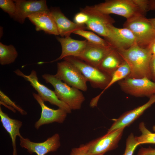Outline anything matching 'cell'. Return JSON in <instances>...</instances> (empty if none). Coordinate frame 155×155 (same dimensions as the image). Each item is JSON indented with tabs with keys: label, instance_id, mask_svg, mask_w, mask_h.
<instances>
[{
	"label": "cell",
	"instance_id": "d4e9b609",
	"mask_svg": "<svg viewBox=\"0 0 155 155\" xmlns=\"http://www.w3.org/2000/svg\"><path fill=\"white\" fill-rule=\"evenodd\" d=\"M139 129L142 134L135 137L139 145L144 144H155V133H152L149 131L143 122L140 124Z\"/></svg>",
	"mask_w": 155,
	"mask_h": 155
},
{
	"label": "cell",
	"instance_id": "484cf974",
	"mask_svg": "<svg viewBox=\"0 0 155 155\" xmlns=\"http://www.w3.org/2000/svg\"><path fill=\"white\" fill-rule=\"evenodd\" d=\"M0 104L4 105L13 113H15L16 110H17L22 115H27L26 111L17 105L1 90L0 91Z\"/></svg>",
	"mask_w": 155,
	"mask_h": 155
},
{
	"label": "cell",
	"instance_id": "44dd1931",
	"mask_svg": "<svg viewBox=\"0 0 155 155\" xmlns=\"http://www.w3.org/2000/svg\"><path fill=\"white\" fill-rule=\"evenodd\" d=\"M109 28L116 35L120 43L121 49H127L137 44L136 38L133 32L129 29L119 28L113 24L108 26Z\"/></svg>",
	"mask_w": 155,
	"mask_h": 155
},
{
	"label": "cell",
	"instance_id": "836d02e7",
	"mask_svg": "<svg viewBox=\"0 0 155 155\" xmlns=\"http://www.w3.org/2000/svg\"><path fill=\"white\" fill-rule=\"evenodd\" d=\"M150 46L155 52V39L150 44Z\"/></svg>",
	"mask_w": 155,
	"mask_h": 155
},
{
	"label": "cell",
	"instance_id": "3957f363",
	"mask_svg": "<svg viewBox=\"0 0 155 155\" xmlns=\"http://www.w3.org/2000/svg\"><path fill=\"white\" fill-rule=\"evenodd\" d=\"M42 77L46 83H49L53 86L58 98L68 105L71 110L81 108L85 98L79 90L70 87L57 79L54 75L44 74L42 75Z\"/></svg>",
	"mask_w": 155,
	"mask_h": 155
},
{
	"label": "cell",
	"instance_id": "5bb4252c",
	"mask_svg": "<svg viewBox=\"0 0 155 155\" xmlns=\"http://www.w3.org/2000/svg\"><path fill=\"white\" fill-rule=\"evenodd\" d=\"M113 48L112 46L106 47L99 45L87 41L86 47L77 58L98 67L104 57Z\"/></svg>",
	"mask_w": 155,
	"mask_h": 155
},
{
	"label": "cell",
	"instance_id": "d6986e66",
	"mask_svg": "<svg viewBox=\"0 0 155 155\" xmlns=\"http://www.w3.org/2000/svg\"><path fill=\"white\" fill-rule=\"evenodd\" d=\"M1 121L3 127L9 133L11 140L13 148V155H17L16 139L17 136L20 138L22 136L20 130L22 125V122L19 120L12 119L3 112L0 107Z\"/></svg>",
	"mask_w": 155,
	"mask_h": 155
},
{
	"label": "cell",
	"instance_id": "cb8c5ba5",
	"mask_svg": "<svg viewBox=\"0 0 155 155\" xmlns=\"http://www.w3.org/2000/svg\"><path fill=\"white\" fill-rule=\"evenodd\" d=\"M73 33L85 38L88 41L92 43L106 47H113L105 40L91 32L79 29L75 31Z\"/></svg>",
	"mask_w": 155,
	"mask_h": 155
},
{
	"label": "cell",
	"instance_id": "52a82bcc",
	"mask_svg": "<svg viewBox=\"0 0 155 155\" xmlns=\"http://www.w3.org/2000/svg\"><path fill=\"white\" fill-rule=\"evenodd\" d=\"M69 86L83 91L87 90L86 79L74 65L64 60L57 64V71L54 75Z\"/></svg>",
	"mask_w": 155,
	"mask_h": 155
},
{
	"label": "cell",
	"instance_id": "2e32d148",
	"mask_svg": "<svg viewBox=\"0 0 155 155\" xmlns=\"http://www.w3.org/2000/svg\"><path fill=\"white\" fill-rule=\"evenodd\" d=\"M49 10L56 23L59 34L62 37L70 36L72 33L77 30L86 29L85 25H78L69 20L59 8L52 7Z\"/></svg>",
	"mask_w": 155,
	"mask_h": 155
},
{
	"label": "cell",
	"instance_id": "f546056e",
	"mask_svg": "<svg viewBox=\"0 0 155 155\" xmlns=\"http://www.w3.org/2000/svg\"><path fill=\"white\" fill-rule=\"evenodd\" d=\"M88 149L87 144H81L78 147L72 148L69 155H86Z\"/></svg>",
	"mask_w": 155,
	"mask_h": 155
},
{
	"label": "cell",
	"instance_id": "30bf717a",
	"mask_svg": "<svg viewBox=\"0 0 155 155\" xmlns=\"http://www.w3.org/2000/svg\"><path fill=\"white\" fill-rule=\"evenodd\" d=\"M124 129H117L87 143L86 155H104L115 149L122 135Z\"/></svg>",
	"mask_w": 155,
	"mask_h": 155
},
{
	"label": "cell",
	"instance_id": "d6a6232c",
	"mask_svg": "<svg viewBox=\"0 0 155 155\" xmlns=\"http://www.w3.org/2000/svg\"><path fill=\"white\" fill-rule=\"evenodd\" d=\"M148 10H155V0H148Z\"/></svg>",
	"mask_w": 155,
	"mask_h": 155
},
{
	"label": "cell",
	"instance_id": "5b68a950",
	"mask_svg": "<svg viewBox=\"0 0 155 155\" xmlns=\"http://www.w3.org/2000/svg\"><path fill=\"white\" fill-rule=\"evenodd\" d=\"M123 28L131 30L135 36L137 44L148 47L155 39V29L149 19L144 16H139L127 20Z\"/></svg>",
	"mask_w": 155,
	"mask_h": 155
},
{
	"label": "cell",
	"instance_id": "e575fe53",
	"mask_svg": "<svg viewBox=\"0 0 155 155\" xmlns=\"http://www.w3.org/2000/svg\"><path fill=\"white\" fill-rule=\"evenodd\" d=\"M149 20L155 29V18L149 19Z\"/></svg>",
	"mask_w": 155,
	"mask_h": 155
},
{
	"label": "cell",
	"instance_id": "4fadbf2b",
	"mask_svg": "<svg viewBox=\"0 0 155 155\" xmlns=\"http://www.w3.org/2000/svg\"><path fill=\"white\" fill-rule=\"evenodd\" d=\"M33 95L41 108L40 117L34 124L36 129H38L44 125L53 122L62 123L64 122L67 113L65 111L59 108L56 110L51 108L45 104L44 102L38 94L34 93Z\"/></svg>",
	"mask_w": 155,
	"mask_h": 155
},
{
	"label": "cell",
	"instance_id": "4316f807",
	"mask_svg": "<svg viewBox=\"0 0 155 155\" xmlns=\"http://www.w3.org/2000/svg\"><path fill=\"white\" fill-rule=\"evenodd\" d=\"M139 145L135 137L131 133L127 139L125 150L123 155H133L136 148Z\"/></svg>",
	"mask_w": 155,
	"mask_h": 155
},
{
	"label": "cell",
	"instance_id": "8992f818",
	"mask_svg": "<svg viewBox=\"0 0 155 155\" xmlns=\"http://www.w3.org/2000/svg\"><path fill=\"white\" fill-rule=\"evenodd\" d=\"M76 67L94 88L103 90L109 83L111 77L98 67L91 65L73 56L63 59Z\"/></svg>",
	"mask_w": 155,
	"mask_h": 155
},
{
	"label": "cell",
	"instance_id": "603a6c76",
	"mask_svg": "<svg viewBox=\"0 0 155 155\" xmlns=\"http://www.w3.org/2000/svg\"><path fill=\"white\" fill-rule=\"evenodd\" d=\"M130 73L129 67L127 63L124 61L113 73L109 83L104 89L98 95V96L100 97L106 90L116 82H119L127 77Z\"/></svg>",
	"mask_w": 155,
	"mask_h": 155
},
{
	"label": "cell",
	"instance_id": "ffe728a7",
	"mask_svg": "<svg viewBox=\"0 0 155 155\" xmlns=\"http://www.w3.org/2000/svg\"><path fill=\"white\" fill-rule=\"evenodd\" d=\"M124 61L117 50L113 48L104 57L98 68L111 77Z\"/></svg>",
	"mask_w": 155,
	"mask_h": 155
},
{
	"label": "cell",
	"instance_id": "ba28073f",
	"mask_svg": "<svg viewBox=\"0 0 155 155\" xmlns=\"http://www.w3.org/2000/svg\"><path fill=\"white\" fill-rule=\"evenodd\" d=\"M14 72L17 75L23 77L29 82L30 85L36 91L38 94L44 102L48 101L51 104L56 105L65 111L67 113H71V110L69 106L58 98L54 91L40 82L35 70H32L28 75L24 74L19 69L15 70Z\"/></svg>",
	"mask_w": 155,
	"mask_h": 155
},
{
	"label": "cell",
	"instance_id": "4dcf8cb0",
	"mask_svg": "<svg viewBox=\"0 0 155 155\" xmlns=\"http://www.w3.org/2000/svg\"><path fill=\"white\" fill-rule=\"evenodd\" d=\"M136 155H155V148L150 147L147 148L142 147Z\"/></svg>",
	"mask_w": 155,
	"mask_h": 155
},
{
	"label": "cell",
	"instance_id": "8d00e7d4",
	"mask_svg": "<svg viewBox=\"0 0 155 155\" xmlns=\"http://www.w3.org/2000/svg\"><path fill=\"white\" fill-rule=\"evenodd\" d=\"M122 155H123V154Z\"/></svg>",
	"mask_w": 155,
	"mask_h": 155
},
{
	"label": "cell",
	"instance_id": "9c48e42d",
	"mask_svg": "<svg viewBox=\"0 0 155 155\" xmlns=\"http://www.w3.org/2000/svg\"><path fill=\"white\" fill-rule=\"evenodd\" d=\"M118 84L123 91L135 97L150 98L155 94V82L147 78L127 77Z\"/></svg>",
	"mask_w": 155,
	"mask_h": 155
},
{
	"label": "cell",
	"instance_id": "83f0119b",
	"mask_svg": "<svg viewBox=\"0 0 155 155\" xmlns=\"http://www.w3.org/2000/svg\"><path fill=\"white\" fill-rule=\"evenodd\" d=\"M0 7L13 18L16 11V5L14 0H0Z\"/></svg>",
	"mask_w": 155,
	"mask_h": 155
},
{
	"label": "cell",
	"instance_id": "7c38bea8",
	"mask_svg": "<svg viewBox=\"0 0 155 155\" xmlns=\"http://www.w3.org/2000/svg\"><path fill=\"white\" fill-rule=\"evenodd\" d=\"M16 5V11L12 18L21 24L26 18L34 13L49 10L45 0H14Z\"/></svg>",
	"mask_w": 155,
	"mask_h": 155
},
{
	"label": "cell",
	"instance_id": "e0dca14e",
	"mask_svg": "<svg viewBox=\"0 0 155 155\" xmlns=\"http://www.w3.org/2000/svg\"><path fill=\"white\" fill-rule=\"evenodd\" d=\"M28 18L35 26L36 31L42 30L49 34L59 35L56 23L49 9L34 13Z\"/></svg>",
	"mask_w": 155,
	"mask_h": 155
},
{
	"label": "cell",
	"instance_id": "d590c367",
	"mask_svg": "<svg viewBox=\"0 0 155 155\" xmlns=\"http://www.w3.org/2000/svg\"><path fill=\"white\" fill-rule=\"evenodd\" d=\"M153 129L155 132V125L153 126Z\"/></svg>",
	"mask_w": 155,
	"mask_h": 155
},
{
	"label": "cell",
	"instance_id": "1f68e13d",
	"mask_svg": "<svg viewBox=\"0 0 155 155\" xmlns=\"http://www.w3.org/2000/svg\"><path fill=\"white\" fill-rule=\"evenodd\" d=\"M150 70L151 80L155 82V55L152 56L150 63Z\"/></svg>",
	"mask_w": 155,
	"mask_h": 155
},
{
	"label": "cell",
	"instance_id": "6da1fadb",
	"mask_svg": "<svg viewBox=\"0 0 155 155\" xmlns=\"http://www.w3.org/2000/svg\"><path fill=\"white\" fill-rule=\"evenodd\" d=\"M117 49L129 67L130 73L128 78H146L151 80L150 63L152 55L148 47L136 44L128 49Z\"/></svg>",
	"mask_w": 155,
	"mask_h": 155
},
{
	"label": "cell",
	"instance_id": "ac0fdd59",
	"mask_svg": "<svg viewBox=\"0 0 155 155\" xmlns=\"http://www.w3.org/2000/svg\"><path fill=\"white\" fill-rule=\"evenodd\" d=\"M57 38L61 44V53L59 57L50 63L56 61L69 56L77 57L86 47L87 42L86 40H76L72 38L70 36L57 37Z\"/></svg>",
	"mask_w": 155,
	"mask_h": 155
},
{
	"label": "cell",
	"instance_id": "277c9868",
	"mask_svg": "<svg viewBox=\"0 0 155 155\" xmlns=\"http://www.w3.org/2000/svg\"><path fill=\"white\" fill-rule=\"evenodd\" d=\"M94 6L102 13L116 14L127 20L137 16H145L146 13L140 5L138 0H108Z\"/></svg>",
	"mask_w": 155,
	"mask_h": 155
},
{
	"label": "cell",
	"instance_id": "7402d4cb",
	"mask_svg": "<svg viewBox=\"0 0 155 155\" xmlns=\"http://www.w3.org/2000/svg\"><path fill=\"white\" fill-rule=\"evenodd\" d=\"M18 53L12 45H7L0 43V64L7 65L14 62L18 57Z\"/></svg>",
	"mask_w": 155,
	"mask_h": 155
},
{
	"label": "cell",
	"instance_id": "8fae6325",
	"mask_svg": "<svg viewBox=\"0 0 155 155\" xmlns=\"http://www.w3.org/2000/svg\"><path fill=\"white\" fill-rule=\"evenodd\" d=\"M20 138V146L26 149L31 154L35 153L37 155H45L49 152L57 151L61 146L60 136L57 133L40 143L32 142L22 136Z\"/></svg>",
	"mask_w": 155,
	"mask_h": 155
},
{
	"label": "cell",
	"instance_id": "7a4b0ae2",
	"mask_svg": "<svg viewBox=\"0 0 155 155\" xmlns=\"http://www.w3.org/2000/svg\"><path fill=\"white\" fill-rule=\"evenodd\" d=\"M81 11L87 14L89 20L86 24V29L91 30L103 36L114 48L121 49L119 39L115 34L108 27L115 21L109 15L102 13L94 6H86L80 9Z\"/></svg>",
	"mask_w": 155,
	"mask_h": 155
},
{
	"label": "cell",
	"instance_id": "9a60e30c",
	"mask_svg": "<svg viewBox=\"0 0 155 155\" xmlns=\"http://www.w3.org/2000/svg\"><path fill=\"white\" fill-rule=\"evenodd\" d=\"M154 103L155 94L150 97L149 100L144 104L125 113L118 118L115 119L107 132L117 129H124L132 123Z\"/></svg>",
	"mask_w": 155,
	"mask_h": 155
},
{
	"label": "cell",
	"instance_id": "f1b7e54d",
	"mask_svg": "<svg viewBox=\"0 0 155 155\" xmlns=\"http://www.w3.org/2000/svg\"><path fill=\"white\" fill-rule=\"evenodd\" d=\"M89 20L88 15L81 11L76 14L74 18V22L78 25H86Z\"/></svg>",
	"mask_w": 155,
	"mask_h": 155
}]
</instances>
